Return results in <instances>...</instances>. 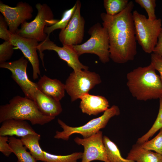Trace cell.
Returning <instances> with one entry per match:
<instances>
[{"mask_svg":"<svg viewBox=\"0 0 162 162\" xmlns=\"http://www.w3.org/2000/svg\"><path fill=\"white\" fill-rule=\"evenodd\" d=\"M159 107L157 117L153 125L145 134L138 139L136 143L141 145L147 141L162 128V97L159 99Z\"/></svg>","mask_w":162,"mask_h":162,"instance_id":"obj_24","label":"cell"},{"mask_svg":"<svg viewBox=\"0 0 162 162\" xmlns=\"http://www.w3.org/2000/svg\"><path fill=\"white\" fill-rule=\"evenodd\" d=\"M160 74L162 80V56L154 53L151 55V62Z\"/></svg>","mask_w":162,"mask_h":162,"instance_id":"obj_32","label":"cell"},{"mask_svg":"<svg viewBox=\"0 0 162 162\" xmlns=\"http://www.w3.org/2000/svg\"><path fill=\"white\" fill-rule=\"evenodd\" d=\"M126 158L136 162H162V155L143 148L137 143L133 146Z\"/></svg>","mask_w":162,"mask_h":162,"instance_id":"obj_19","label":"cell"},{"mask_svg":"<svg viewBox=\"0 0 162 162\" xmlns=\"http://www.w3.org/2000/svg\"><path fill=\"white\" fill-rule=\"evenodd\" d=\"M103 140L107 158L110 162H136L123 158L117 146L107 136H104Z\"/></svg>","mask_w":162,"mask_h":162,"instance_id":"obj_22","label":"cell"},{"mask_svg":"<svg viewBox=\"0 0 162 162\" xmlns=\"http://www.w3.org/2000/svg\"><path fill=\"white\" fill-rule=\"evenodd\" d=\"M135 1L145 10L148 19L152 20L157 19L155 12L156 7L155 0H135Z\"/></svg>","mask_w":162,"mask_h":162,"instance_id":"obj_28","label":"cell"},{"mask_svg":"<svg viewBox=\"0 0 162 162\" xmlns=\"http://www.w3.org/2000/svg\"><path fill=\"white\" fill-rule=\"evenodd\" d=\"M37 49L44 67V54L43 52L44 50H49L55 51L60 58L65 61L74 71L88 69V66L83 65L80 62L79 56L72 46L63 45L62 47L58 46L51 41L49 37L48 36L45 40L39 43Z\"/></svg>","mask_w":162,"mask_h":162,"instance_id":"obj_11","label":"cell"},{"mask_svg":"<svg viewBox=\"0 0 162 162\" xmlns=\"http://www.w3.org/2000/svg\"><path fill=\"white\" fill-rule=\"evenodd\" d=\"M76 7L66 28L61 30L59 39L62 45L69 46L80 44L83 38L85 20L81 15V4L77 0Z\"/></svg>","mask_w":162,"mask_h":162,"instance_id":"obj_10","label":"cell"},{"mask_svg":"<svg viewBox=\"0 0 162 162\" xmlns=\"http://www.w3.org/2000/svg\"><path fill=\"white\" fill-rule=\"evenodd\" d=\"M35 7L38 13L35 18L31 22H24L16 33L22 37L41 42L48 37L44 32L45 27L53 25L59 20L54 19L52 10L46 4L38 3Z\"/></svg>","mask_w":162,"mask_h":162,"instance_id":"obj_7","label":"cell"},{"mask_svg":"<svg viewBox=\"0 0 162 162\" xmlns=\"http://www.w3.org/2000/svg\"><path fill=\"white\" fill-rule=\"evenodd\" d=\"M40 135L36 134H28L21 138L20 140L23 145L28 149L31 154L37 161H44L43 150L41 148L39 143Z\"/></svg>","mask_w":162,"mask_h":162,"instance_id":"obj_20","label":"cell"},{"mask_svg":"<svg viewBox=\"0 0 162 162\" xmlns=\"http://www.w3.org/2000/svg\"><path fill=\"white\" fill-rule=\"evenodd\" d=\"M88 33L90 38L84 43L72 46L79 56L84 53L97 55L103 63L105 64L110 60L109 41L106 29L97 22L91 27Z\"/></svg>","mask_w":162,"mask_h":162,"instance_id":"obj_6","label":"cell"},{"mask_svg":"<svg viewBox=\"0 0 162 162\" xmlns=\"http://www.w3.org/2000/svg\"><path fill=\"white\" fill-rule=\"evenodd\" d=\"M134 5L129 1L122 11L114 16L102 13L103 26L107 31L110 57L114 62L124 64L133 60L137 54L136 40L132 11Z\"/></svg>","mask_w":162,"mask_h":162,"instance_id":"obj_1","label":"cell"},{"mask_svg":"<svg viewBox=\"0 0 162 162\" xmlns=\"http://www.w3.org/2000/svg\"><path fill=\"white\" fill-rule=\"evenodd\" d=\"M129 1L128 0H104V5L106 14L114 16L124 10Z\"/></svg>","mask_w":162,"mask_h":162,"instance_id":"obj_26","label":"cell"},{"mask_svg":"<svg viewBox=\"0 0 162 162\" xmlns=\"http://www.w3.org/2000/svg\"><path fill=\"white\" fill-rule=\"evenodd\" d=\"M46 116L39 110L34 101L26 97L17 95L8 104L0 106V123L11 119L29 121L32 125H44L55 118Z\"/></svg>","mask_w":162,"mask_h":162,"instance_id":"obj_3","label":"cell"},{"mask_svg":"<svg viewBox=\"0 0 162 162\" xmlns=\"http://www.w3.org/2000/svg\"><path fill=\"white\" fill-rule=\"evenodd\" d=\"M120 113L118 107L113 105L104 111L101 116L93 119L86 124L77 127L68 126L61 120L58 119V122L63 130L62 131H56L54 138L68 141L71 135L76 133L81 135L84 138H88L96 134L100 129L104 128L111 118L119 115Z\"/></svg>","mask_w":162,"mask_h":162,"instance_id":"obj_4","label":"cell"},{"mask_svg":"<svg viewBox=\"0 0 162 162\" xmlns=\"http://www.w3.org/2000/svg\"><path fill=\"white\" fill-rule=\"evenodd\" d=\"M76 4L71 8L65 10L63 13L61 19L53 25L50 26H46L44 32L49 37L51 33L54 30L60 29H64L67 26L70 20L76 7Z\"/></svg>","mask_w":162,"mask_h":162,"instance_id":"obj_23","label":"cell"},{"mask_svg":"<svg viewBox=\"0 0 162 162\" xmlns=\"http://www.w3.org/2000/svg\"><path fill=\"white\" fill-rule=\"evenodd\" d=\"M153 53L162 56V28L158 37L157 44Z\"/></svg>","mask_w":162,"mask_h":162,"instance_id":"obj_33","label":"cell"},{"mask_svg":"<svg viewBox=\"0 0 162 162\" xmlns=\"http://www.w3.org/2000/svg\"><path fill=\"white\" fill-rule=\"evenodd\" d=\"M8 136H0V152L5 156L8 157L13 153L9 143Z\"/></svg>","mask_w":162,"mask_h":162,"instance_id":"obj_30","label":"cell"},{"mask_svg":"<svg viewBox=\"0 0 162 162\" xmlns=\"http://www.w3.org/2000/svg\"><path fill=\"white\" fill-rule=\"evenodd\" d=\"M28 63L24 56L11 62L0 63V68L7 69L11 72V78L20 87L25 97L34 100L35 93L38 88L37 83L30 80L26 73Z\"/></svg>","mask_w":162,"mask_h":162,"instance_id":"obj_9","label":"cell"},{"mask_svg":"<svg viewBox=\"0 0 162 162\" xmlns=\"http://www.w3.org/2000/svg\"><path fill=\"white\" fill-rule=\"evenodd\" d=\"M126 77L129 91L137 100L146 101L162 97V80L151 63L134 69Z\"/></svg>","mask_w":162,"mask_h":162,"instance_id":"obj_2","label":"cell"},{"mask_svg":"<svg viewBox=\"0 0 162 162\" xmlns=\"http://www.w3.org/2000/svg\"><path fill=\"white\" fill-rule=\"evenodd\" d=\"M101 82L100 76L95 72L88 70L73 71L66 81L65 91L73 102L88 93L91 89Z\"/></svg>","mask_w":162,"mask_h":162,"instance_id":"obj_8","label":"cell"},{"mask_svg":"<svg viewBox=\"0 0 162 162\" xmlns=\"http://www.w3.org/2000/svg\"><path fill=\"white\" fill-rule=\"evenodd\" d=\"M8 142L17 159V162H37V160L27 151L20 139L14 137H9Z\"/></svg>","mask_w":162,"mask_h":162,"instance_id":"obj_21","label":"cell"},{"mask_svg":"<svg viewBox=\"0 0 162 162\" xmlns=\"http://www.w3.org/2000/svg\"><path fill=\"white\" fill-rule=\"evenodd\" d=\"M160 130L159 133L154 138L140 145L141 147L162 155V128Z\"/></svg>","mask_w":162,"mask_h":162,"instance_id":"obj_27","label":"cell"},{"mask_svg":"<svg viewBox=\"0 0 162 162\" xmlns=\"http://www.w3.org/2000/svg\"><path fill=\"white\" fill-rule=\"evenodd\" d=\"M102 132L99 131L87 138H75L74 142L84 148L81 162H91L95 160L110 162L107 157Z\"/></svg>","mask_w":162,"mask_h":162,"instance_id":"obj_13","label":"cell"},{"mask_svg":"<svg viewBox=\"0 0 162 162\" xmlns=\"http://www.w3.org/2000/svg\"><path fill=\"white\" fill-rule=\"evenodd\" d=\"M132 14L136 40L145 52H153L162 28L161 19L150 20L136 10Z\"/></svg>","mask_w":162,"mask_h":162,"instance_id":"obj_5","label":"cell"},{"mask_svg":"<svg viewBox=\"0 0 162 162\" xmlns=\"http://www.w3.org/2000/svg\"><path fill=\"white\" fill-rule=\"evenodd\" d=\"M44 162H77L78 159H82V153L75 152L65 155L53 154L43 150Z\"/></svg>","mask_w":162,"mask_h":162,"instance_id":"obj_25","label":"cell"},{"mask_svg":"<svg viewBox=\"0 0 162 162\" xmlns=\"http://www.w3.org/2000/svg\"><path fill=\"white\" fill-rule=\"evenodd\" d=\"M39 90L46 95L60 101L65 95V84L57 79H52L45 75L37 83Z\"/></svg>","mask_w":162,"mask_h":162,"instance_id":"obj_17","label":"cell"},{"mask_svg":"<svg viewBox=\"0 0 162 162\" xmlns=\"http://www.w3.org/2000/svg\"><path fill=\"white\" fill-rule=\"evenodd\" d=\"M14 46L9 41H4L0 45V63L11 58L14 52Z\"/></svg>","mask_w":162,"mask_h":162,"instance_id":"obj_29","label":"cell"},{"mask_svg":"<svg viewBox=\"0 0 162 162\" xmlns=\"http://www.w3.org/2000/svg\"><path fill=\"white\" fill-rule=\"evenodd\" d=\"M8 24L2 15H0V38L4 41H9L10 32L8 29Z\"/></svg>","mask_w":162,"mask_h":162,"instance_id":"obj_31","label":"cell"},{"mask_svg":"<svg viewBox=\"0 0 162 162\" xmlns=\"http://www.w3.org/2000/svg\"><path fill=\"white\" fill-rule=\"evenodd\" d=\"M0 128V136L23 137L28 134H37L25 120L14 119L3 122Z\"/></svg>","mask_w":162,"mask_h":162,"instance_id":"obj_15","label":"cell"},{"mask_svg":"<svg viewBox=\"0 0 162 162\" xmlns=\"http://www.w3.org/2000/svg\"><path fill=\"white\" fill-rule=\"evenodd\" d=\"M9 41L14 46L21 50L24 56L30 62L32 68L33 78L36 80L40 75L39 62L37 52L39 43L36 40L10 33Z\"/></svg>","mask_w":162,"mask_h":162,"instance_id":"obj_14","label":"cell"},{"mask_svg":"<svg viewBox=\"0 0 162 162\" xmlns=\"http://www.w3.org/2000/svg\"><path fill=\"white\" fill-rule=\"evenodd\" d=\"M33 11L32 7L26 2H20L12 7L0 2V12L12 34L16 33L20 25L32 18Z\"/></svg>","mask_w":162,"mask_h":162,"instance_id":"obj_12","label":"cell"},{"mask_svg":"<svg viewBox=\"0 0 162 162\" xmlns=\"http://www.w3.org/2000/svg\"><path fill=\"white\" fill-rule=\"evenodd\" d=\"M80 107L82 113L89 115H97L104 112L109 106V102L104 97L88 93L82 96Z\"/></svg>","mask_w":162,"mask_h":162,"instance_id":"obj_16","label":"cell"},{"mask_svg":"<svg viewBox=\"0 0 162 162\" xmlns=\"http://www.w3.org/2000/svg\"><path fill=\"white\" fill-rule=\"evenodd\" d=\"M33 100L40 111L45 116L55 117L62 111L60 101L46 95L39 90L35 93Z\"/></svg>","mask_w":162,"mask_h":162,"instance_id":"obj_18","label":"cell"}]
</instances>
